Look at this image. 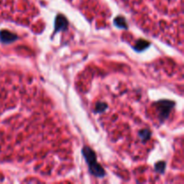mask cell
Returning <instances> with one entry per match:
<instances>
[{"label": "cell", "instance_id": "obj_1", "mask_svg": "<svg viewBox=\"0 0 184 184\" xmlns=\"http://www.w3.org/2000/svg\"><path fill=\"white\" fill-rule=\"evenodd\" d=\"M8 92L5 85V76L0 70V157L5 147L6 137L4 134V126L9 122L8 119V111L11 109V106L7 105L8 103Z\"/></svg>", "mask_w": 184, "mask_h": 184}]
</instances>
